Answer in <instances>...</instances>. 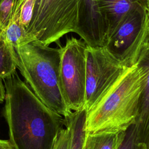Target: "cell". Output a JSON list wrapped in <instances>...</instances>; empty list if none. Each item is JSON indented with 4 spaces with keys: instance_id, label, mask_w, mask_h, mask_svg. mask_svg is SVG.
<instances>
[{
    "instance_id": "cell-3",
    "label": "cell",
    "mask_w": 149,
    "mask_h": 149,
    "mask_svg": "<svg viewBox=\"0 0 149 149\" xmlns=\"http://www.w3.org/2000/svg\"><path fill=\"white\" fill-rule=\"evenodd\" d=\"M16 67L26 83L49 108L64 118L72 112L68 107L60 79L61 47L51 48L37 40L15 49Z\"/></svg>"
},
{
    "instance_id": "cell-10",
    "label": "cell",
    "mask_w": 149,
    "mask_h": 149,
    "mask_svg": "<svg viewBox=\"0 0 149 149\" xmlns=\"http://www.w3.org/2000/svg\"><path fill=\"white\" fill-rule=\"evenodd\" d=\"M97 1L105 31V43L122 18L132 9L138 5L147 9V0H97Z\"/></svg>"
},
{
    "instance_id": "cell-11",
    "label": "cell",
    "mask_w": 149,
    "mask_h": 149,
    "mask_svg": "<svg viewBox=\"0 0 149 149\" xmlns=\"http://www.w3.org/2000/svg\"><path fill=\"white\" fill-rule=\"evenodd\" d=\"M86 117V111L84 108L80 111H72L64 118L65 125H67L70 130L69 149H85Z\"/></svg>"
},
{
    "instance_id": "cell-2",
    "label": "cell",
    "mask_w": 149,
    "mask_h": 149,
    "mask_svg": "<svg viewBox=\"0 0 149 149\" xmlns=\"http://www.w3.org/2000/svg\"><path fill=\"white\" fill-rule=\"evenodd\" d=\"M144 76L137 63L128 68L86 112V133H121L135 123Z\"/></svg>"
},
{
    "instance_id": "cell-5",
    "label": "cell",
    "mask_w": 149,
    "mask_h": 149,
    "mask_svg": "<svg viewBox=\"0 0 149 149\" xmlns=\"http://www.w3.org/2000/svg\"><path fill=\"white\" fill-rule=\"evenodd\" d=\"M149 39V13L138 5L120 20L108 38L107 51L126 68L136 64L141 51Z\"/></svg>"
},
{
    "instance_id": "cell-13",
    "label": "cell",
    "mask_w": 149,
    "mask_h": 149,
    "mask_svg": "<svg viewBox=\"0 0 149 149\" xmlns=\"http://www.w3.org/2000/svg\"><path fill=\"white\" fill-rule=\"evenodd\" d=\"M15 52L6 40L3 31H0V77H8L16 72Z\"/></svg>"
},
{
    "instance_id": "cell-12",
    "label": "cell",
    "mask_w": 149,
    "mask_h": 149,
    "mask_svg": "<svg viewBox=\"0 0 149 149\" xmlns=\"http://www.w3.org/2000/svg\"><path fill=\"white\" fill-rule=\"evenodd\" d=\"M123 132L86 133L84 148L85 149H118Z\"/></svg>"
},
{
    "instance_id": "cell-1",
    "label": "cell",
    "mask_w": 149,
    "mask_h": 149,
    "mask_svg": "<svg viewBox=\"0 0 149 149\" xmlns=\"http://www.w3.org/2000/svg\"><path fill=\"white\" fill-rule=\"evenodd\" d=\"M3 116L15 149H53L65 119L46 106L16 71L3 79Z\"/></svg>"
},
{
    "instance_id": "cell-4",
    "label": "cell",
    "mask_w": 149,
    "mask_h": 149,
    "mask_svg": "<svg viewBox=\"0 0 149 149\" xmlns=\"http://www.w3.org/2000/svg\"><path fill=\"white\" fill-rule=\"evenodd\" d=\"M77 22L78 0H35L26 42L37 40L48 46L75 33Z\"/></svg>"
},
{
    "instance_id": "cell-8",
    "label": "cell",
    "mask_w": 149,
    "mask_h": 149,
    "mask_svg": "<svg viewBox=\"0 0 149 149\" xmlns=\"http://www.w3.org/2000/svg\"><path fill=\"white\" fill-rule=\"evenodd\" d=\"M75 33L88 46L104 47L105 31L97 0H78V22Z\"/></svg>"
},
{
    "instance_id": "cell-6",
    "label": "cell",
    "mask_w": 149,
    "mask_h": 149,
    "mask_svg": "<svg viewBox=\"0 0 149 149\" xmlns=\"http://www.w3.org/2000/svg\"><path fill=\"white\" fill-rule=\"evenodd\" d=\"M87 46L81 38L72 37L61 47L60 79L66 102L72 111L84 108Z\"/></svg>"
},
{
    "instance_id": "cell-9",
    "label": "cell",
    "mask_w": 149,
    "mask_h": 149,
    "mask_svg": "<svg viewBox=\"0 0 149 149\" xmlns=\"http://www.w3.org/2000/svg\"><path fill=\"white\" fill-rule=\"evenodd\" d=\"M136 63L143 69L145 76L135 124L139 141L149 148V39L143 47Z\"/></svg>"
},
{
    "instance_id": "cell-7",
    "label": "cell",
    "mask_w": 149,
    "mask_h": 149,
    "mask_svg": "<svg viewBox=\"0 0 149 149\" xmlns=\"http://www.w3.org/2000/svg\"><path fill=\"white\" fill-rule=\"evenodd\" d=\"M84 109L88 111L128 68L104 47L87 46Z\"/></svg>"
},
{
    "instance_id": "cell-19",
    "label": "cell",
    "mask_w": 149,
    "mask_h": 149,
    "mask_svg": "<svg viewBox=\"0 0 149 149\" xmlns=\"http://www.w3.org/2000/svg\"><path fill=\"white\" fill-rule=\"evenodd\" d=\"M5 90L3 81V79L0 77V103H2L5 100Z\"/></svg>"
},
{
    "instance_id": "cell-15",
    "label": "cell",
    "mask_w": 149,
    "mask_h": 149,
    "mask_svg": "<svg viewBox=\"0 0 149 149\" xmlns=\"http://www.w3.org/2000/svg\"><path fill=\"white\" fill-rule=\"evenodd\" d=\"M20 1L0 0V31H3L9 24Z\"/></svg>"
},
{
    "instance_id": "cell-14",
    "label": "cell",
    "mask_w": 149,
    "mask_h": 149,
    "mask_svg": "<svg viewBox=\"0 0 149 149\" xmlns=\"http://www.w3.org/2000/svg\"><path fill=\"white\" fill-rule=\"evenodd\" d=\"M118 149H149L139 141L136 124L132 125L123 132L122 139Z\"/></svg>"
},
{
    "instance_id": "cell-16",
    "label": "cell",
    "mask_w": 149,
    "mask_h": 149,
    "mask_svg": "<svg viewBox=\"0 0 149 149\" xmlns=\"http://www.w3.org/2000/svg\"><path fill=\"white\" fill-rule=\"evenodd\" d=\"M34 2L35 0H20L19 2L20 23L26 30L30 22Z\"/></svg>"
},
{
    "instance_id": "cell-18",
    "label": "cell",
    "mask_w": 149,
    "mask_h": 149,
    "mask_svg": "<svg viewBox=\"0 0 149 149\" xmlns=\"http://www.w3.org/2000/svg\"><path fill=\"white\" fill-rule=\"evenodd\" d=\"M0 149H15L12 143L9 140L0 139Z\"/></svg>"
},
{
    "instance_id": "cell-17",
    "label": "cell",
    "mask_w": 149,
    "mask_h": 149,
    "mask_svg": "<svg viewBox=\"0 0 149 149\" xmlns=\"http://www.w3.org/2000/svg\"><path fill=\"white\" fill-rule=\"evenodd\" d=\"M70 141V130L65 125L59 132L53 149H69Z\"/></svg>"
},
{
    "instance_id": "cell-20",
    "label": "cell",
    "mask_w": 149,
    "mask_h": 149,
    "mask_svg": "<svg viewBox=\"0 0 149 149\" xmlns=\"http://www.w3.org/2000/svg\"><path fill=\"white\" fill-rule=\"evenodd\" d=\"M147 10L149 13V0H147Z\"/></svg>"
}]
</instances>
